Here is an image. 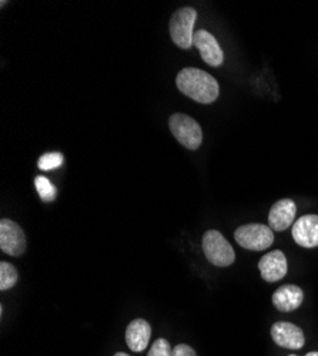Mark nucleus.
<instances>
[{"label": "nucleus", "mask_w": 318, "mask_h": 356, "mask_svg": "<svg viewBox=\"0 0 318 356\" xmlns=\"http://www.w3.org/2000/svg\"><path fill=\"white\" fill-rule=\"evenodd\" d=\"M293 238L300 247H318V216L308 214L299 218L293 225Z\"/></svg>", "instance_id": "10"}, {"label": "nucleus", "mask_w": 318, "mask_h": 356, "mask_svg": "<svg viewBox=\"0 0 318 356\" xmlns=\"http://www.w3.org/2000/svg\"><path fill=\"white\" fill-rule=\"evenodd\" d=\"M35 187L40 195V200L45 202H51L56 198V188L50 180L45 175H38L35 178Z\"/></svg>", "instance_id": "15"}, {"label": "nucleus", "mask_w": 318, "mask_h": 356, "mask_svg": "<svg viewBox=\"0 0 318 356\" xmlns=\"http://www.w3.org/2000/svg\"><path fill=\"white\" fill-rule=\"evenodd\" d=\"M114 356H130V355H127V353H123V352H118V353H116Z\"/></svg>", "instance_id": "19"}, {"label": "nucleus", "mask_w": 318, "mask_h": 356, "mask_svg": "<svg viewBox=\"0 0 318 356\" xmlns=\"http://www.w3.org/2000/svg\"><path fill=\"white\" fill-rule=\"evenodd\" d=\"M171 355H173V349L168 341L164 338L156 339V342L153 343V346L148 353V356H171Z\"/></svg>", "instance_id": "17"}, {"label": "nucleus", "mask_w": 318, "mask_h": 356, "mask_svg": "<svg viewBox=\"0 0 318 356\" xmlns=\"http://www.w3.org/2000/svg\"><path fill=\"white\" fill-rule=\"evenodd\" d=\"M0 250L10 257H20L26 251V235L12 220L0 221Z\"/></svg>", "instance_id": "6"}, {"label": "nucleus", "mask_w": 318, "mask_h": 356, "mask_svg": "<svg viewBox=\"0 0 318 356\" xmlns=\"http://www.w3.org/2000/svg\"><path fill=\"white\" fill-rule=\"evenodd\" d=\"M17 271L9 262H0V289L8 291L17 284Z\"/></svg>", "instance_id": "14"}, {"label": "nucleus", "mask_w": 318, "mask_h": 356, "mask_svg": "<svg viewBox=\"0 0 318 356\" xmlns=\"http://www.w3.org/2000/svg\"><path fill=\"white\" fill-rule=\"evenodd\" d=\"M258 270L264 281L277 282L287 275V270H288L287 258L278 250L271 251L260 259Z\"/></svg>", "instance_id": "11"}, {"label": "nucleus", "mask_w": 318, "mask_h": 356, "mask_svg": "<svg viewBox=\"0 0 318 356\" xmlns=\"http://www.w3.org/2000/svg\"><path fill=\"white\" fill-rule=\"evenodd\" d=\"M65 161V157L63 154L61 153H47V154H43L39 161H38V167L43 171H50V170H54V168H59Z\"/></svg>", "instance_id": "16"}, {"label": "nucleus", "mask_w": 318, "mask_h": 356, "mask_svg": "<svg viewBox=\"0 0 318 356\" xmlns=\"http://www.w3.org/2000/svg\"><path fill=\"white\" fill-rule=\"evenodd\" d=\"M273 341L285 349H301L305 343V337L301 328L290 322H276L271 326Z\"/></svg>", "instance_id": "8"}, {"label": "nucleus", "mask_w": 318, "mask_h": 356, "mask_svg": "<svg viewBox=\"0 0 318 356\" xmlns=\"http://www.w3.org/2000/svg\"><path fill=\"white\" fill-rule=\"evenodd\" d=\"M176 84L184 96L201 104L214 103L220 95L217 80L210 73L194 67L183 69L176 77Z\"/></svg>", "instance_id": "1"}, {"label": "nucleus", "mask_w": 318, "mask_h": 356, "mask_svg": "<svg viewBox=\"0 0 318 356\" xmlns=\"http://www.w3.org/2000/svg\"><path fill=\"white\" fill-rule=\"evenodd\" d=\"M297 207L290 198H283L277 201L269 213V225L273 231H284L290 228L296 221Z\"/></svg>", "instance_id": "9"}, {"label": "nucleus", "mask_w": 318, "mask_h": 356, "mask_svg": "<svg viewBox=\"0 0 318 356\" xmlns=\"http://www.w3.org/2000/svg\"><path fill=\"white\" fill-rule=\"evenodd\" d=\"M203 251L206 258L214 265L224 268L230 266L236 259V254L233 247L228 244V241L218 232L217 229H210L203 235Z\"/></svg>", "instance_id": "5"}, {"label": "nucleus", "mask_w": 318, "mask_h": 356, "mask_svg": "<svg viewBox=\"0 0 318 356\" xmlns=\"http://www.w3.org/2000/svg\"><path fill=\"white\" fill-rule=\"evenodd\" d=\"M168 127L175 138L189 150H197L203 143V130L194 118L176 113L170 117Z\"/></svg>", "instance_id": "2"}, {"label": "nucleus", "mask_w": 318, "mask_h": 356, "mask_svg": "<svg viewBox=\"0 0 318 356\" xmlns=\"http://www.w3.org/2000/svg\"><path fill=\"white\" fill-rule=\"evenodd\" d=\"M193 44L200 51V56L203 58V62H206L209 66L218 67L223 65L224 62L223 50L212 33H209L207 31H203V29H200V31L194 33Z\"/></svg>", "instance_id": "7"}, {"label": "nucleus", "mask_w": 318, "mask_h": 356, "mask_svg": "<svg viewBox=\"0 0 318 356\" xmlns=\"http://www.w3.org/2000/svg\"><path fill=\"white\" fill-rule=\"evenodd\" d=\"M152 337V326L144 319H134L126 330V342L133 352H143L148 348Z\"/></svg>", "instance_id": "13"}, {"label": "nucleus", "mask_w": 318, "mask_h": 356, "mask_svg": "<svg viewBox=\"0 0 318 356\" xmlns=\"http://www.w3.org/2000/svg\"><path fill=\"white\" fill-rule=\"evenodd\" d=\"M171 356H197V355H196V350L191 346H189L186 343H180L175 349H173Z\"/></svg>", "instance_id": "18"}, {"label": "nucleus", "mask_w": 318, "mask_h": 356, "mask_svg": "<svg viewBox=\"0 0 318 356\" xmlns=\"http://www.w3.org/2000/svg\"><path fill=\"white\" fill-rule=\"evenodd\" d=\"M305 356H318V352H310V353H307Z\"/></svg>", "instance_id": "20"}, {"label": "nucleus", "mask_w": 318, "mask_h": 356, "mask_svg": "<svg viewBox=\"0 0 318 356\" xmlns=\"http://www.w3.org/2000/svg\"><path fill=\"white\" fill-rule=\"evenodd\" d=\"M237 244L250 251H264L274 243V232L264 224H246L236 229Z\"/></svg>", "instance_id": "4"}, {"label": "nucleus", "mask_w": 318, "mask_h": 356, "mask_svg": "<svg viewBox=\"0 0 318 356\" xmlns=\"http://www.w3.org/2000/svg\"><path fill=\"white\" fill-rule=\"evenodd\" d=\"M197 19V12L193 8H182L173 13L170 19V36L173 42L183 50H189L193 44V27Z\"/></svg>", "instance_id": "3"}, {"label": "nucleus", "mask_w": 318, "mask_h": 356, "mask_svg": "<svg viewBox=\"0 0 318 356\" xmlns=\"http://www.w3.org/2000/svg\"><path fill=\"white\" fill-rule=\"evenodd\" d=\"M288 356H297V355H288Z\"/></svg>", "instance_id": "21"}, {"label": "nucleus", "mask_w": 318, "mask_h": 356, "mask_svg": "<svg viewBox=\"0 0 318 356\" xmlns=\"http://www.w3.org/2000/svg\"><path fill=\"white\" fill-rule=\"evenodd\" d=\"M304 292L297 285H283L273 293V305L280 312H292L301 307Z\"/></svg>", "instance_id": "12"}]
</instances>
